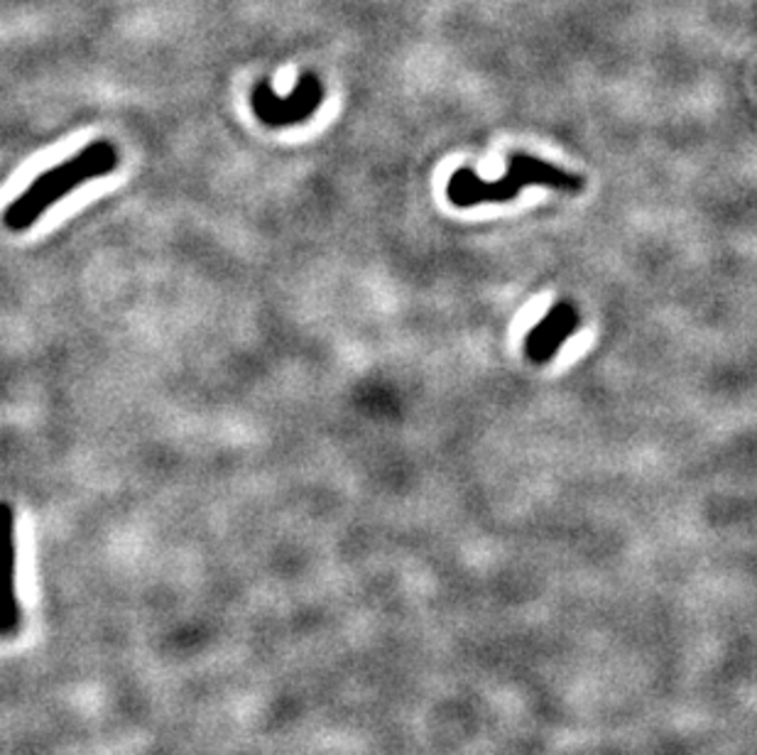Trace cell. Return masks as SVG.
<instances>
[{"label": "cell", "instance_id": "cell-1", "mask_svg": "<svg viewBox=\"0 0 757 755\" xmlns=\"http://www.w3.org/2000/svg\"><path fill=\"white\" fill-rule=\"evenodd\" d=\"M118 167V150L109 140H96L91 146L76 152L74 158L64 160L62 165L42 172L33 179V185L5 209L3 224L11 231H25L47 209L54 206L74 189H79L89 181L111 175Z\"/></svg>", "mask_w": 757, "mask_h": 755}, {"label": "cell", "instance_id": "cell-2", "mask_svg": "<svg viewBox=\"0 0 757 755\" xmlns=\"http://www.w3.org/2000/svg\"><path fill=\"white\" fill-rule=\"evenodd\" d=\"M550 187L557 192L577 194L583 189V177L554 167L550 162L532 155H510V167L495 181H485L474 169H456L449 179V199L456 206H478V204H503L522 192L525 187Z\"/></svg>", "mask_w": 757, "mask_h": 755}, {"label": "cell", "instance_id": "cell-3", "mask_svg": "<svg viewBox=\"0 0 757 755\" xmlns=\"http://www.w3.org/2000/svg\"><path fill=\"white\" fill-rule=\"evenodd\" d=\"M321 99L324 91L319 79L314 74H304L290 97H277L267 81L257 84L253 91V111L267 126L282 128L312 118L314 111L319 109Z\"/></svg>", "mask_w": 757, "mask_h": 755}, {"label": "cell", "instance_id": "cell-4", "mask_svg": "<svg viewBox=\"0 0 757 755\" xmlns=\"http://www.w3.org/2000/svg\"><path fill=\"white\" fill-rule=\"evenodd\" d=\"M17 542L15 513L8 503H0V636H15L21 628V604L15 591Z\"/></svg>", "mask_w": 757, "mask_h": 755}, {"label": "cell", "instance_id": "cell-5", "mask_svg": "<svg viewBox=\"0 0 757 755\" xmlns=\"http://www.w3.org/2000/svg\"><path fill=\"white\" fill-rule=\"evenodd\" d=\"M579 327V314L571 304H557L552 307L547 317H544L537 327L527 334L525 351L530 361L534 363H547L554 358L567 339L571 337V331Z\"/></svg>", "mask_w": 757, "mask_h": 755}]
</instances>
